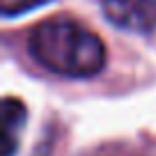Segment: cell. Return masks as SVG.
Here are the masks:
<instances>
[{
  "label": "cell",
  "mask_w": 156,
  "mask_h": 156,
  "mask_svg": "<svg viewBox=\"0 0 156 156\" xmlns=\"http://www.w3.org/2000/svg\"><path fill=\"white\" fill-rule=\"evenodd\" d=\"M25 122H28L25 103L16 97L2 99V156H16Z\"/></svg>",
  "instance_id": "obj_3"
},
{
  "label": "cell",
  "mask_w": 156,
  "mask_h": 156,
  "mask_svg": "<svg viewBox=\"0 0 156 156\" xmlns=\"http://www.w3.org/2000/svg\"><path fill=\"white\" fill-rule=\"evenodd\" d=\"M28 53L41 69L62 78H94L108 60L101 37L69 19H48L32 28Z\"/></svg>",
  "instance_id": "obj_1"
},
{
  "label": "cell",
  "mask_w": 156,
  "mask_h": 156,
  "mask_svg": "<svg viewBox=\"0 0 156 156\" xmlns=\"http://www.w3.org/2000/svg\"><path fill=\"white\" fill-rule=\"evenodd\" d=\"M110 25L131 34L156 32V0H99Z\"/></svg>",
  "instance_id": "obj_2"
},
{
  "label": "cell",
  "mask_w": 156,
  "mask_h": 156,
  "mask_svg": "<svg viewBox=\"0 0 156 156\" xmlns=\"http://www.w3.org/2000/svg\"><path fill=\"white\" fill-rule=\"evenodd\" d=\"M48 2L53 0H0V9L5 19H14V16H23L32 9H39Z\"/></svg>",
  "instance_id": "obj_4"
}]
</instances>
